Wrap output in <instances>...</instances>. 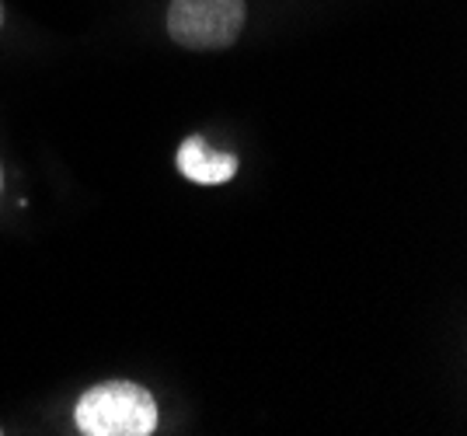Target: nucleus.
<instances>
[{"label":"nucleus","mask_w":467,"mask_h":436,"mask_svg":"<svg viewBox=\"0 0 467 436\" xmlns=\"http://www.w3.org/2000/svg\"><path fill=\"white\" fill-rule=\"evenodd\" d=\"M178 171L185 179L199 182V185H220V182H231L237 171V158L213 151L202 137H189L178 147Z\"/></svg>","instance_id":"obj_3"},{"label":"nucleus","mask_w":467,"mask_h":436,"mask_svg":"<svg viewBox=\"0 0 467 436\" xmlns=\"http://www.w3.org/2000/svg\"><path fill=\"white\" fill-rule=\"evenodd\" d=\"M157 401L133 380H105L78 401V430L84 436H150Z\"/></svg>","instance_id":"obj_1"},{"label":"nucleus","mask_w":467,"mask_h":436,"mask_svg":"<svg viewBox=\"0 0 467 436\" xmlns=\"http://www.w3.org/2000/svg\"><path fill=\"white\" fill-rule=\"evenodd\" d=\"M0 433H4V430H0Z\"/></svg>","instance_id":"obj_5"},{"label":"nucleus","mask_w":467,"mask_h":436,"mask_svg":"<svg viewBox=\"0 0 467 436\" xmlns=\"http://www.w3.org/2000/svg\"><path fill=\"white\" fill-rule=\"evenodd\" d=\"M0 25H4V7H0Z\"/></svg>","instance_id":"obj_4"},{"label":"nucleus","mask_w":467,"mask_h":436,"mask_svg":"<svg viewBox=\"0 0 467 436\" xmlns=\"http://www.w3.org/2000/svg\"><path fill=\"white\" fill-rule=\"evenodd\" d=\"M248 18L244 0H171L168 36L185 49H227L237 42Z\"/></svg>","instance_id":"obj_2"}]
</instances>
